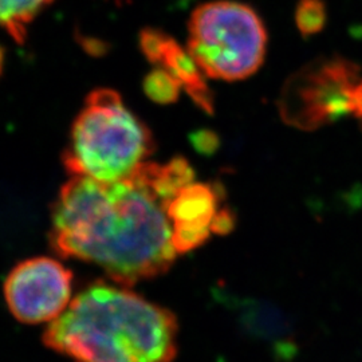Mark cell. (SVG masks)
<instances>
[{
    "mask_svg": "<svg viewBox=\"0 0 362 362\" xmlns=\"http://www.w3.org/2000/svg\"><path fill=\"white\" fill-rule=\"evenodd\" d=\"M361 94L360 66L338 55L320 58L286 81L278 110L287 125L317 130L346 117L356 118Z\"/></svg>",
    "mask_w": 362,
    "mask_h": 362,
    "instance_id": "5b68a950",
    "label": "cell"
},
{
    "mask_svg": "<svg viewBox=\"0 0 362 362\" xmlns=\"http://www.w3.org/2000/svg\"><path fill=\"white\" fill-rule=\"evenodd\" d=\"M180 82L182 89L194 104L207 115L215 112V94L208 86L206 74L197 65L194 57L180 43L170 37L158 66Z\"/></svg>",
    "mask_w": 362,
    "mask_h": 362,
    "instance_id": "9c48e42d",
    "label": "cell"
},
{
    "mask_svg": "<svg viewBox=\"0 0 362 362\" xmlns=\"http://www.w3.org/2000/svg\"><path fill=\"white\" fill-rule=\"evenodd\" d=\"M73 274L52 258L27 259L4 282V298L13 317L23 324L57 320L70 305Z\"/></svg>",
    "mask_w": 362,
    "mask_h": 362,
    "instance_id": "8992f818",
    "label": "cell"
},
{
    "mask_svg": "<svg viewBox=\"0 0 362 362\" xmlns=\"http://www.w3.org/2000/svg\"><path fill=\"white\" fill-rule=\"evenodd\" d=\"M170 39L167 33L157 28H145L140 34V47L144 57L152 64L158 66L167 43Z\"/></svg>",
    "mask_w": 362,
    "mask_h": 362,
    "instance_id": "4fadbf2b",
    "label": "cell"
},
{
    "mask_svg": "<svg viewBox=\"0 0 362 362\" xmlns=\"http://www.w3.org/2000/svg\"><path fill=\"white\" fill-rule=\"evenodd\" d=\"M3 65H4V50L3 47L0 46V76L3 73Z\"/></svg>",
    "mask_w": 362,
    "mask_h": 362,
    "instance_id": "e0dca14e",
    "label": "cell"
},
{
    "mask_svg": "<svg viewBox=\"0 0 362 362\" xmlns=\"http://www.w3.org/2000/svg\"><path fill=\"white\" fill-rule=\"evenodd\" d=\"M223 197L224 189L220 184L192 182L185 187L168 206L172 230L212 233L211 224Z\"/></svg>",
    "mask_w": 362,
    "mask_h": 362,
    "instance_id": "ba28073f",
    "label": "cell"
},
{
    "mask_svg": "<svg viewBox=\"0 0 362 362\" xmlns=\"http://www.w3.org/2000/svg\"><path fill=\"white\" fill-rule=\"evenodd\" d=\"M296 26L302 38L322 33L327 25V8L324 0H299L296 7Z\"/></svg>",
    "mask_w": 362,
    "mask_h": 362,
    "instance_id": "7c38bea8",
    "label": "cell"
},
{
    "mask_svg": "<svg viewBox=\"0 0 362 362\" xmlns=\"http://www.w3.org/2000/svg\"><path fill=\"white\" fill-rule=\"evenodd\" d=\"M155 152L152 132L112 89L88 95L70 130L64 165L73 176L117 181Z\"/></svg>",
    "mask_w": 362,
    "mask_h": 362,
    "instance_id": "3957f363",
    "label": "cell"
},
{
    "mask_svg": "<svg viewBox=\"0 0 362 362\" xmlns=\"http://www.w3.org/2000/svg\"><path fill=\"white\" fill-rule=\"evenodd\" d=\"M54 0H0V27L23 45L28 25Z\"/></svg>",
    "mask_w": 362,
    "mask_h": 362,
    "instance_id": "30bf717a",
    "label": "cell"
},
{
    "mask_svg": "<svg viewBox=\"0 0 362 362\" xmlns=\"http://www.w3.org/2000/svg\"><path fill=\"white\" fill-rule=\"evenodd\" d=\"M189 143L199 155L211 157L219 151V134L212 129H197L189 134Z\"/></svg>",
    "mask_w": 362,
    "mask_h": 362,
    "instance_id": "5bb4252c",
    "label": "cell"
},
{
    "mask_svg": "<svg viewBox=\"0 0 362 362\" xmlns=\"http://www.w3.org/2000/svg\"><path fill=\"white\" fill-rule=\"evenodd\" d=\"M188 31L187 50L207 77L243 81L264 64L267 28L250 4L233 0L203 3L191 15Z\"/></svg>",
    "mask_w": 362,
    "mask_h": 362,
    "instance_id": "277c9868",
    "label": "cell"
},
{
    "mask_svg": "<svg viewBox=\"0 0 362 362\" xmlns=\"http://www.w3.org/2000/svg\"><path fill=\"white\" fill-rule=\"evenodd\" d=\"M155 165L145 161L110 182L73 176L52 206V250L100 266L119 285L168 272L177 252L169 204L156 189Z\"/></svg>",
    "mask_w": 362,
    "mask_h": 362,
    "instance_id": "6da1fadb",
    "label": "cell"
},
{
    "mask_svg": "<svg viewBox=\"0 0 362 362\" xmlns=\"http://www.w3.org/2000/svg\"><path fill=\"white\" fill-rule=\"evenodd\" d=\"M179 325L172 311L112 286H90L45 332L47 348L74 362H173Z\"/></svg>",
    "mask_w": 362,
    "mask_h": 362,
    "instance_id": "7a4b0ae2",
    "label": "cell"
},
{
    "mask_svg": "<svg viewBox=\"0 0 362 362\" xmlns=\"http://www.w3.org/2000/svg\"><path fill=\"white\" fill-rule=\"evenodd\" d=\"M239 332L259 344H266L281 358L298 350L297 333L291 317L275 303L258 298H228Z\"/></svg>",
    "mask_w": 362,
    "mask_h": 362,
    "instance_id": "52a82bcc",
    "label": "cell"
},
{
    "mask_svg": "<svg viewBox=\"0 0 362 362\" xmlns=\"http://www.w3.org/2000/svg\"><path fill=\"white\" fill-rule=\"evenodd\" d=\"M238 226V216L236 212L233 208L223 207L220 208L214 216L212 224H211V231L215 235L219 236H227L233 233V230Z\"/></svg>",
    "mask_w": 362,
    "mask_h": 362,
    "instance_id": "9a60e30c",
    "label": "cell"
},
{
    "mask_svg": "<svg viewBox=\"0 0 362 362\" xmlns=\"http://www.w3.org/2000/svg\"><path fill=\"white\" fill-rule=\"evenodd\" d=\"M144 93L149 100L158 105L175 104L180 98V82L163 67H155L144 78Z\"/></svg>",
    "mask_w": 362,
    "mask_h": 362,
    "instance_id": "8fae6325",
    "label": "cell"
},
{
    "mask_svg": "<svg viewBox=\"0 0 362 362\" xmlns=\"http://www.w3.org/2000/svg\"><path fill=\"white\" fill-rule=\"evenodd\" d=\"M356 119L360 122L362 128V94L361 98H360V105H358V110H357V115H356Z\"/></svg>",
    "mask_w": 362,
    "mask_h": 362,
    "instance_id": "2e32d148",
    "label": "cell"
}]
</instances>
